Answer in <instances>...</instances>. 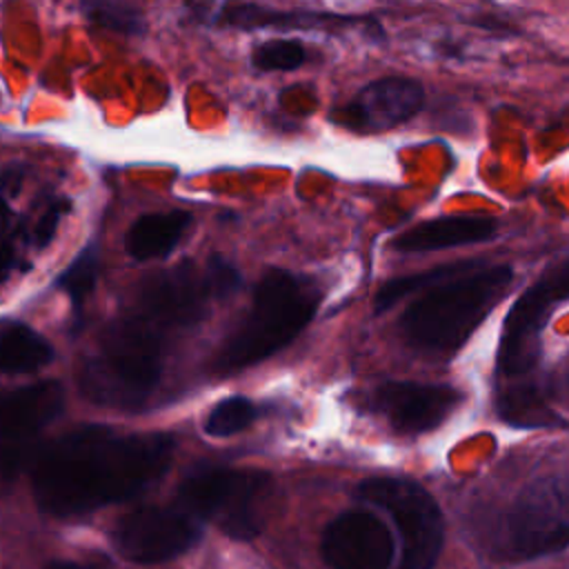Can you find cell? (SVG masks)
Wrapping results in <instances>:
<instances>
[{
    "label": "cell",
    "mask_w": 569,
    "mask_h": 569,
    "mask_svg": "<svg viewBox=\"0 0 569 569\" xmlns=\"http://www.w3.org/2000/svg\"><path fill=\"white\" fill-rule=\"evenodd\" d=\"M207 307L200 280L187 267L151 273L140 282L129 307L104 327L84 360L82 393L104 407H140L160 380L169 336L200 322Z\"/></svg>",
    "instance_id": "6da1fadb"
},
{
    "label": "cell",
    "mask_w": 569,
    "mask_h": 569,
    "mask_svg": "<svg viewBox=\"0 0 569 569\" xmlns=\"http://www.w3.org/2000/svg\"><path fill=\"white\" fill-rule=\"evenodd\" d=\"M167 433L84 427L47 445L33 465V498L51 516H80L122 502L156 482L173 456Z\"/></svg>",
    "instance_id": "7a4b0ae2"
},
{
    "label": "cell",
    "mask_w": 569,
    "mask_h": 569,
    "mask_svg": "<svg viewBox=\"0 0 569 569\" xmlns=\"http://www.w3.org/2000/svg\"><path fill=\"white\" fill-rule=\"evenodd\" d=\"M509 264L471 267L449 276L413 300L400 318L405 340L422 351L449 356L458 351L511 287Z\"/></svg>",
    "instance_id": "3957f363"
},
{
    "label": "cell",
    "mask_w": 569,
    "mask_h": 569,
    "mask_svg": "<svg viewBox=\"0 0 569 569\" xmlns=\"http://www.w3.org/2000/svg\"><path fill=\"white\" fill-rule=\"evenodd\" d=\"M320 300L322 291L309 276L269 269L256 287L244 318L220 345L213 369L236 373L267 360L309 325Z\"/></svg>",
    "instance_id": "277c9868"
},
{
    "label": "cell",
    "mask_w": 569,
    "mask_h": 569,
    "mask_svg": "<svg viewBox=\"0 0 569 569\" xmlns=\"http://www.w3.org/2000/svg\"><path fill=\"white\" fill-rule=\"evenodd\" d=\"M182 18L191 24L231 31H320L329 36L360 33L369 42L385 40V27L373 16L320 9H280L253 0H184Z\"/></svg>",
    "instance_id": "5b68a950"
},
{
    "label": "cell",
    "mask_w": 569,
    "mask_h": 569,
    "mask_svg": "<svg viewBox=\"0 0 569 569\" xmlns=\"http://www.w3.org/2000/svg\"><path fill=\"white\" fill-rule=\"evenodd\" d=\"M269 485L264 471L204 467L182 480L176 502L196 520H213L227 536L251 540L262 527L260 505Z\"/></svg>",
    "instance_id": "8992f818"
},
{
    "label": "cell",
    "mask_w": 569,
    "mask_h": 569,
    "mask_svg": "<svg viewBox=\"0 0 569 569\" xmlns=\"http://www.w3.org/2000/svg\"><path fill=\"white\" fill-rule=\"evenodd\" d=\"M358 496L391 516L402 547L396 569H433L442 549L445 522L427 489L409 478L378 476L365 480Z\"/></svg>",
    "instance_id": "52a82bcc"
},
{
    "label": "cell",
    "mask_w": 569,
    "mask_h": 569,
    "mask_svg": "<svg viewBox=\"0 0 569 569\" xmlns=\"http://www.w3.org/2000/svg\"><path fill=\"white\" fill-rule=\"evenodd\" d=\"M505 547L513 560H533L569 547V478L529 482L505 518Z\"/></svg>",
    "instance_id": "ba28073f"
},
{
    "label": "cell",
    "mask_w": 569,
    "mask_h": 569,
    "mask_svg": "<svg viewBox=\"0 0 569 569\" xmlns=\"http://www.w3.org/2000/svg\"><path fill=\"white\" fill-rule=\"evenodd\" d=\"M569 298V258L551 264L540 278L511 305L505 318L498 373L502 385L531 380L540 356V331L551 309Z\"/></svg>",
    "instance_id": "9c48e42d"
},
{
    "label": "cell",
    "mask_w": 569,
    "mask_h": 569,
    "mask_svg": "<svg viewBox=\"0 0 569 569\" xmlns=\"http://www.w3.org/2000/svg\"><path fill=\"white\" fill-rule=\"evenodd\" d=\"M64 407V389L56 380L0 389V478H13L29 460L36 436Z\"/></svg>",
    "instance_id": "30bf717a"
},
{
    "label": "cell",
    "mask_w": 569,
    "mask_h": 569,
    "mask_svg": "<svg viewBox=\"0 0 569 569\" xmlns=\"http://www.w3.org/2000/svg\"><path fill=\"white\" fill-rule=\"evenodd\" d=\"M427 93L418 78L389 73L360 87L349 100L329 111V122L360 136L391 131L425 107Z\"/></svg>",
    "instance_id": "8fae6325"
},
{
    "label": "cell",
    "mask_w": 569,
    "mask_h": 569,
    "mask_svg": "<svg viewBox=\"0 0 569 569\" xmlns=\"http://www.w3.org/2000/svg\"><path fill=\"white\" fill-rule=\"evenodd\" d=\"M200 527L202 522L173 500L167 507H142L122 516L113 529V545L131 562H167L193 547Z\"/></svg>",
    "instance_id": "7c38bea8"
},
{
    "label": "cell",
    "mask_w": 569,
    "mask_h": 569,
    "mask_svg": "<svg viewBox=\"0 0 569 569\" xmlns=\"http://www.w3.org/2000/svg\"><path fill=\"white\" fill-rule=\"evenodd\" d=\"M320 549L331 569H389L393 562L391 533L367 509L336 516L322 533Z\"/></svg>",
    "instance_id": "4fadbf2b"
},
{
    "label": "cell",
    "mask_w": 569,
    "mask_h": 569,
    "mask_svg": "<svg viewBox=\"0 0 569 569\" xmlns=\"http://www.w3.org/2000/svg\"><path fill=\"white\" fill-rule=\"evenodd\" d=\"M460 393L449 385H429L411 380H391L376 387L373 409L398 433H425L445 422L458 407Z\"/></svg>",
    "instance_id": "5bb4252c"
},
{
    "label": "cell",
    "mask_w": 569,
    "mask_h": 569,
    "mask_svg": "<svg viewBox=\"0 0 569 569\" xmlns=\"http://www.w3.org/2000/svg\"><path fill=\"white\" fill-rule=\"evenodd\" d=\"M498 233V222L489 216H440L425 222H418L393 238V249L405 253L440 251L449 247L487 242Z\"/></svg>",
    "instance_id": "9a60e30c"
},
{
    "label": "cell",
    "mask_w": 569,
    "mask_h": 569,
    "mask_svg": "<svg viewBox=\"0 0 569 569\" xmlns=\"http://www.w3.org/2000/svg\"><path fill=\"white\" fill-rule=\"evenodd\" d=\"M193 218L189 211H153L140 216L127 231L124 244L131 258L153 260L169 256L182 240Z\"/></svg>",
    "instance_id": "2e32d148"
},
{
    "label": "cell",
    "mask_w": 569,
    "mask_h": 569,
    "mask_svg": "<svg viewBox=\"0 0 569 569\" xmlns=\"http://www.w3.org/2000/svg\"><path fill=\"white\" fill-rule=\"evenodd\" d=\"M53 358L51 345L31 327L9 322L0 327V373H33Z\"/></svg>",
    "instance_id": "e0dca14e"
},
{
    "label": "cell",
    "mask_w": 569,
    "mask_h": 569,
    "mask_svg": "<svg viewBox=\"0 0 569 569\" xmlns=\"http://www.w3.org/2000/svg\"><path fill=\"white\" fill-rule=\"evenodd\" d=\"M82 16L111 33L120 36H144L147 16L131 0H80Z\"/></svg>",
    "instance_id": "ac0fdd59"
},
{
    "label": "cell",
    "mask_w": 569,
    "mask_h": 569,
    "mask_svg": "<svg viewBox=\"0 0 569 569\" xmlns=\"http://www.w3.org/2000/svg\"><path fill=\"white\" fill-rule=\"evenodd\" d=\"M307 60V47L300 38H269L251 51V67L260 73L296 71L305 67Z\"/></svg>",
    "instance_id": "d6986e66"
},
{
    "label": "cell",
    "mask_w": 569,
    "mask_h": 569,
    "mask_svg": "<svg viewBox=\"0 0 569 569\" xmlns=\"http://www.w3.org/2000/svg\"><path fill=\"white\" fill-rule=\"evenodd\" d=\"M98 269H100V253H98V244L91 242L60 273L58 287L69 296L76 313H80L84 300L91 296V291L96 287Z\"/></svg>",
    "instance_id": "ffe728a7"
},
{
    "label": "cell",
    "mask_w": 569,
    "mask_h": 569,
    "mask_svg": "<svg viewBox=\"0 0 569 569\" xmlns=\"http://www.w3.org/2000/svg\"><path fill=\"white\" fill-rule=\"evenodd\" d=\"M478 262L476 260H465V262H453V264H447V267H438V269H431V271H425V273H413V276H400V278H393L389 282H385L378 291V298H376V309L378 311H385L389 307H393L400 298L409 296V293H416L420 289H427L449 276H456L465 269H471L476 267Z\"/></svg>",
    "instance_id": "44dd1931"
},
{
    "label": "cell",
    "mask_w": 569,
    "mask_h": 569,
    "mask_svg": "<svg viewBox=\"0 0 569 569\" xmlns=\"http://www.w3.org/2000/svg\"><path fill=\"white\" fill-rule=\"evenodd\" d=\"M256 407L242 396H229L220 400L204 420V431L213 438H229L247 429L256 420Z\"/></svg>",
    "instance_id": "7402d4cb"
},
{
    "label": "cell",
    "mask_w": 569,
    "mask_h": 569,
    "mask_svg": "<svg viewBox=\"0 0 569 569\" xmlns=\"http://www.w3.org/2000/svg\"><path fill=\"white\" fill-rule=\"evenodd\" d=\"M69 209H71V202H69L67 198H60V196H53V198L42 207V211L38 213V218H36V222H33V227H31V242H33L38 249L47 247V244L53 240V236H56V231H58V224H60L62 216H64Z\"/></svg>",
    "instance_id": "603a6c76"
},
{
    "label": "cell",
    "mask_w": 569,
    "mask_h": 569,
    "mask_svg": "<svg viewBox=\"0 0 569 569\" xmlns=\"http://www.w3.org/2000/svg\"><path fill=\"white\" fill-rule=\"evenodd\" d=\"M13 264H16V244H13V231H11V207L7 204V198L0 196V282L9 278Z\"/></svg>",
    "instance_id": "cb8c5ba5"
},
{
    "label": "cell",
    "mask_w": 569,
    "mask_h": 569,
    "mask_svg": "<svg viewBox=\"0 0 569 569\" xmlns=\"http://www.w3.org/2000/svg\"><path fill=\"white\" fill-rule=\"evenodd\" d=\"M24 173H27V167L20 164V162H13L9 167L2 169L0 173V196L2 198H11L20 191L22 182H24Z\"/></svg>",
    "instance_id": "d4e9b609"
},
{
    "label": "cell",
    "mask_w": 569,
    "mask_h": 569,
    "mask_svg": "<svg viewBox=\"0 0 569 569\" xmlns=\"http://www.w3.org/2000/svg\"><path fill=\"white\" fill-rule=\"evenodd\" d=\"M47 569H96L91 565H82V562H69V560H58L47 565Z\"/></svg>",
    "instance_id": "484cf974"
}]
</instances>
